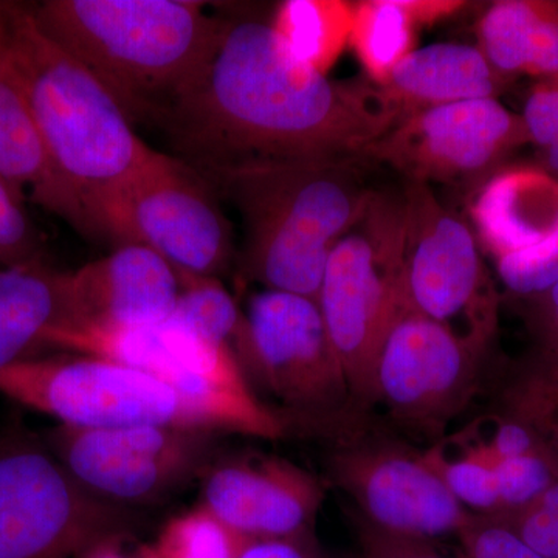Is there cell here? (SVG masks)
Returning a JSON list of instances; mask_svg holds the SVG:
<instances>
[{"mask_svg":"<svg viewBox=\"0 0 558 558\" xmlns=\"http://www.w3.org/2000/svg\"><path fill=\"white\" fill-rule=\"evenodd\" d=\"M400 120L371 81H333L258 17L227 20L204 75L160 121L191 167L363 157Z\"/></svg>","mask_w":558,"mask_h":558,"instance_id":"cell-1","label":"cell"},{"mask_svg":"<svg viewBox=\"0 0 558 558\" xmlns=\"http://www.w3.org/2000/svg\"><path fill=\"white\" fill-rule=\"evenodd\" d=\"M371 165L349 157L196 170L240 213L242 277L264 290L317 301L330 252L376 193L366 182Z\"/></svg>","mask_w":558,"mask_h":558,"instance_id":"cell-2","label":"cell"},{"mask_svg":"<svg viewBox=\"0 0 558 558\" xmlns=\"http://www.w3.org/2000/svg\"><path fill=\"white\" fill-rule=\"evenodd\" d=\"M33 20L105 84L132 123H159L199 81L226 17L190 0H43Z\"/></svg>","mask_w":558,"mask_h":558,"instance_id":"cell-3","label":"cell"},{"mask_svg":"<svg viewBox=\"0 0 558 558\" xmlns=\"http://www.w3.org/2000/svg\"><path fill=\"white\" fill-rule=\"evenodd\" d=\"M0 44L51 159L81 204L156 156L105 84L40 31L27 3L0 2Z\"/></svg>","mask_w":558,"mask_h":558,"instance_id":"cell-4","label":"cell"},{"mask_svg":"<svg viewBox=\"0 0 558 558\" xmlns=\"http://www.w3.org/2000/svg\"><path fill=\"white\" fill-rule=\"evenodd\" d=\"M53 351L97 355L150 374L185 403L208 432L284 438L289 425L260 400L229 348L170 317L137 328H76L51 340Z\"/></svg>","mask_w":558,"mask_h":558,"instance_id":"cell-5","label":"cell"},{"mask_svg":"<svg viewBox=\"0 0 558 558\" xmlns=\"http://www.w3.org/2000/svg\"><path fill=\"white\" fill-rule=\"evenodd\" d=\"M405 197L379 191L330 252L318 307L354 405L373 403L374 366L403 306Z\"/></svg>","mask_w":558,"mask_h":558,"instance_id":"cell-6","label":"cell"},{"mask_svg":"<svg viewBox=\"0 0 558 558\" xmlns=\"http://www.w3.org/2000/svg\"><path fill=\"white\" fill-rule=\"evenodd\" d=\"M89 234L153 250L179 274L218 278L233 260V231L196 168L157 150L123 182L83 201Z\"/></svg>","mask_w":558,"mask_h":558,"instance_id":"cell-7","label":"cell"},{"mask_svg":"<svg viewBox=\"0 0 558 558\" xmlns=\"http://www.w3.org/2000/svg\"><path fill=\"white\" fill-rule=\"evenodd\" d=\"M134 527L135 512L90 497L46 439L24 429L0 438V558H76Z\"/></svg>","mask_w":558,"mask_h":558,"instance_id":"cell-8","label":"cell"},{"mask_svg":"<svg viewBox=\"0 0 558 558\" xmlns=\"http://www.w3.org/2000/svg\"><path fill=\"white\" fill-rule=\"evenodd\" d=\"M403 197V306L486 354L498 328V293L472 227L425 183L407 182Z\"/></svg>","mask_w":558,"mask_h":558,"instance_id":"cell-9","label":"cell"},{"mask_svg":"<svg viewBox=\"0 0 558 558\" xmlns=\"http://www.w3.org/2000/svg\"><path fill=\"white\" fill-rule=\"evenodd\" d=\"M218 433L182 425L76 428L58 424L46 436L84 492L135 512L201 480L216 457Z\"/></svg>","mask_w":558,"mask_h":558,"instance_id":"cell-10","label":"cell"},{"mask_svg":"<svg viewBox=\"0 0 558 558\" xmlns=\"http://www.w3.org/2000/svg\"><path fill=\"white\" fill-rule=\"evenodd\" d=\"M0 396L76 428H201L167 384L116 360L49 354L0 368ZM204 429V428H202Z\"/></svg>","mask_w":558,"mask_h":558,"instance_id":"cell-11","label":"cell"},{"mask_svg":"<svg viewBox=\"0 0 558 558\" xmlns=\"http://www.w3.org/2000/svg\"><path fill=\"white\" fill-rule=\"evenodd\" d=\"M245 318L241 369L256 395L263 389L286 414L307 424H323L351 405L347 377L317 301L263 290L250 299Z\"/></svg>","mask_w":558,"mask_h":558,"instance_id":"cell-12","label":"cell"},{"mask_svg":"<svg viewBox=\"0 0 558 558\" xmlns=\"http://www.w3.org/2000/svg\"><path fill=\"white\" fill-rule=\"evenodd\" d=\"M529 145L519 113L498 98L451 102L403 117L369 146L363 159L384 163L407 182L459 185L490 178Z\"/></svg>","mask_w":558,"mask_h":558,"instance_id":"cell-13","label":"cell"},{"mask_svg":"<svg viewBox=\"0 0 558 558\" xmlns=\"http://www.w3.org/2000/svg\"><path fill=\"white\" fill-rule=\"evenodd\" d=\"M483 355L402 306L377 354L373 403H384L400 424L436 435L468 405Z\"/></svg>","mask_w":558,"mask_h":558,"instance_id":"cell-14","label":"cell"},{"mask_svg":"<svg viewBox=\"0 0 558 558\" xmlns=\"http://www.w3.org/2000/svg\"><path fill=\"white\" fill-rule=\"evenodd\" d=\"M330 481L373 526L424 539L454 535L473 515L439 478L422 453L385 442H360L329 457Z\"/></svg>","mask_w":558,"mask_h":558,"instance_id":"cell-15","label":"cell"},{"mask_svg":"<svg viewBox=\"0 0 558 558\" xmlns=\"http://www.w3.org/2000/svg\"><path fill=\"white\" fill-rule=\"evenodd\" d=\"M201 481V505L253 542L314 534L326 497L310 470L250 451L215 457Z\"/></svg>","mask_w":558,"mask_h":558,"instance_id":"cell-16","label":"cell"},{"mask_svg":"<svg viewBox=\"0 0 558 558\" xmlns=\"http://www.w3.org/2000/svg\"><path fill=\"white\" fill-rule=\"evenodd\" d=\"M68 281L72 322L64 330L159 325L171 317L180 293L178 271L138 244L117 245L105 258L69 271Z\"/></svg>","mask_w":558,"mask_h":558,"instance_id":"cell-17","label":"cell"},{"mask_svg":"<svg viewBox=\"0 0 558 558\" xmlns=\"http://www.w3.org/2000/svg\"><path fill=\"white\" fill-rule=\"evenodd\" d=\"M470 227L492 259L520 255L558 234V179L535 165H509L476 189Z\"/></svg>","mask_w":558,"mask_h":558,"instance_id":"cell-18","label":"cell"},{"mask_svg":"<svg viewBox=\"0 0 558 558\" xmlns=\"http://www.w3.org/2000/svg\"><path fill=\"white\" fill-rule=\"evenodd\" d=\"M0 179L25 199L89 234L78 194L58 171L16 70L0 44Z\"/></svg>","mask_w":558,"mask_h":558,"instance_id":"cell-19","label":"cell"},{"mask_svg":"<svg viewBox=\"0 0 558 558\" xmlns=\"http://www.w3.org/2000/svg\"><path fill=\"white\" fill-rule=\"evenodd\" d=\"M508 83L478 46L439 43L411 51L379 87L403 119L436 106L498 98Z\"/></svg>","mask_w":558,"mask_h":558,"instance_id":"cell-20","label":"cell"},{"mask_svg":"<svg viewBox=\"0 0 558 558\" xmlns=\"http://www.w3.org/2000/svg\"><path fill=\"white\" fill-rule=\"evenodd\" d=\"M68 274L44 260L0 269V368L53 351L72 322Z\"/></svg>","mask_w":558,"mask_h":558,"instance_id":"cell-21","label":"cell"},{"mask_svg":"<svg viewBox=\"0 0 558 558\" xmlns=\"http://www.w3.org/2000/svg\"><path fill=\"white\" fill-rule=\"evenodd\" d=\"M478 47L506 78H558V0H498L478 22Z\"/></svg>","mask_w":558,"mask_h":558,"instance_id":"cell-22","label":"cell"},{"mask_svg":"<svg viewBox=\"0 0 558 558\" xmlns=\"http://www.w3.org/2000/svg\"><path fill=\"white\" fill-rule=\"evenodd\" d=\"M461 2L371 0L354 7L351 38L371 83L381 86L389 73L413 51L416 25L461 9Z\"/></svg>","mask_w":558,"mask_h":558,"instance_id":"cell-23","label":"cell"},{"mask_svg":"<svg viewBox=\"0 0 558 558\" xmlns=\"http://www.w3.org/2000/svg\"><path fill=\"white\" fill-rule=\"evenodd\" d=\"M352 20L354 7L349 3L288 2L271 25L299 60L328 73L351 38Z\"/></svg>","mask_w":558,"mask_h":558,"instance_id":"cell-24","label":"cell"},{"mask_svg":"<svg viewBox=\"0 0 558 558\" xmlns=\"http://www.w3.org/2000/svg\"><path fill=\"white\" fill-rule=\"evenodd\" d=\"M505 416L527 425L558 457V352L535 349L502 391Z\"/></svg>","mask_w":558,"mask_h":558,"instance_id":"cell-25","label":"cell"},{"mask_svg":"<svg viewBox=\"0 0 558 558\" xmlns=\"http://www.w3.org/2000/svg\"><path fill=\"white\" fill-rule=\"evenodd\" d=\"M180 293L171 317L229 348L240 360L247 343V318L219 278L179 274Z\"/></svg>","mask_w":558,"mask_h":558,"instance_id":"cell-26","label":"cell"},{"mask_svg":"<svg viewBox=\"0 0 558 558\" xmlns=\"http://www.w3.org/2000/svg\"><path fill=\"white\" fill-rule=\"evenodd\" d=\"M252 542L199 502L168 520L150 545L159 558H238Z\"/></svg>","mask_w":558,"mask_h":558,"instance_id":"cell-27","label":"cell"},{"mask_svg":"<svg viewBox=\"0 0 558 558\" xmlns=\"http://www.w3.org/2000/svg\"><path fill=\"white\" fill-rule=\"evenodd\" d=\"M422 457L469 512L472 510L480 515L499 512L501 506L494 465L468 439L462 440L457 454H451L444 444H439L422 451Z\"/></svg>","mask_w":558,"mask_h":558,"instance_id":"cell-28","label":"cell"},{"mask_svg":"<svg viewBox=\"0 0 558 558\" xmlns=\"http://www.w3.org/2000/svg\"><path fill=\"white\" fill-rule=\"evenodd\" d=\"M25 196L0 179V269L43 259L44 241L32 222Z\"/></svg>","mask_w":558,"mask_h":558,"instance_id":"cell-29","label":"cell"},{"mask_svg":"<svg viewBox=\"0 0 558 558\" xmlns=\"http://www.w3.org/2000/svg\"><path fill=\"white\" fill-rule=\"evenodd\" d=\"M495 267L505 288L517 299L546 292L558 282V234L537 248L495 260Z\"/></svg>","mask_w":558,"mask_h":558,"instance_id":"cell-30","label":"cell"},{"mask_svg":"<svg viewBox=\"0 0 558 558\" xmlns=\"http://www.w3.org/2000/svg\"><path fill=\"white\" fill-rule=\"evenodd\" d=\"M457 538L465 558H546L494 515L473 513Z\"/></svg>","mask_w":558,"mask_h":558,"instance_id":"cell-31","label":"cell"},{"mask_svg":"<svg viewBox=\"0 0 558 558\" xmlns=\"http://www.w3.org/2000/svg\"><path fill=\"white\" fill-rule=\"evenodd\" d=\"M494 517L543 557L558 558V481L526 508Z\"/></svg>","mask_w":558,"mask_h":558,"instance_id":"cell-32","label":"cell"},{"mask_svg":"<svg viewBox=\"0 0 558 558\" xmlns=\"http://www.w3.org/2000/svg\"><path fill=\"white\" fill-rule=\"evenodd\" d=\"M352 524L357 535L362 558H453L440 553L433 545V539L389 534L373 526L357 513L352 515Z\"/></svg>","mask_w":558,"mask_h":558,"instance_id":"cell-33","label":"cell"},{"mask_svg":"<svg viewBox=\"0 0 558 558\" xmlns=\"http://www.w3.org/2000/svg\"><path fill=\"white\" fill-rule=\"evenodd\" d=\"M523 301L526 303L529 328L537 339V349L558 352V282L546 292Z\"/></svg>","mask_w":558,"mask_h":558,"instance_id":"cell-34","label":"cell"},{"mask_svg":"<svg viewBox=\"0 0 558 558\" xmlns=\"http://www.w3.org/2000/svg\"><path fill=\"white\" fill-rule=\"evenodd\" d=\"M238 558H326L314 534L292 538L256 539Z\"/></svg>","mask_w":558,"mask_h":558,"instance_id":"cell-35","label":"cell"},{"mask_svg":"<svg viewBox=\"0 0 558 558\" xmlns=\"http://www.w3.org/2000/svg\"><path fill=\"white\" fill-rule=\"evenodd\" d=\"M76 558H159L150 543H137L132 532L98 539Z\"/></svg>","mask_w":558,"mask_h":558,"instance_id":"cell-36","label":"cell"},{"mask_svg":"<svg viewBox=\"0 0 558 558\" xmlns=\"http://www.w3.org/2000/svg\"><path fill=\"white\" fill-rule=\"evenodd\" d=\"M537 165L550 175L558 179V137L548 148L537 153Z\"/></svg>","mask_w":558,"mask_h":558,"instance_id":"cell-37","label":"cell"}]
</instances>
